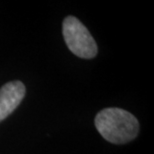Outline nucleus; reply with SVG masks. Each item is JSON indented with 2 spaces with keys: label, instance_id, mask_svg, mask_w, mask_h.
Wrapping results in <instances>:
<instances>
[{
  "label": "nucleus",
  "instance_id": "nucleus-1",
  "mask_svg": "<svg viewBox=\"0 0 154 154\" xmlns=\"http://www.w3.org/2000/svg\"><path fill=\"white\" fill-rule=\"evenodd\" d=\"M95 127L104 139L114 144L130 142L139 132L136 117L121 108H105L95 117Z\"/></svg>",
  "mask_w": 154,
  "mask_h": 154
},
{
  "label": "nucleus",
  "instance_id": "nucleus-2",
  "mask_svg": "<svg viewBox=\"0 0 154 154\" xmlns=\"http://www.w3.org/2000/svg\"><path fill=\"white\" fill-rule=\"evenodd\" d=\"M62 32L67 47L73 54L84 59L96 56V42L88 29L76 17L68 16L64 19Z\"/></svg>",
  "mask_w": 154,
  "mask_h": 154
},
{
  "label": "nucleus",
  "instance_id": "nucleus-3",
  "mask_svg": "<svg viewBox=\"0 0 154 154\" xmlns=\"http://www.w3.org/2000/svg\"><path fill=\"white\" fill-rule=\"evenodd\" d=\"M25 92V86L20 81L8 82L0 88V122L17 108Z\"/></svg>",
  "mask_w": 154,
  "mask_h": 154
}]
</instances>
